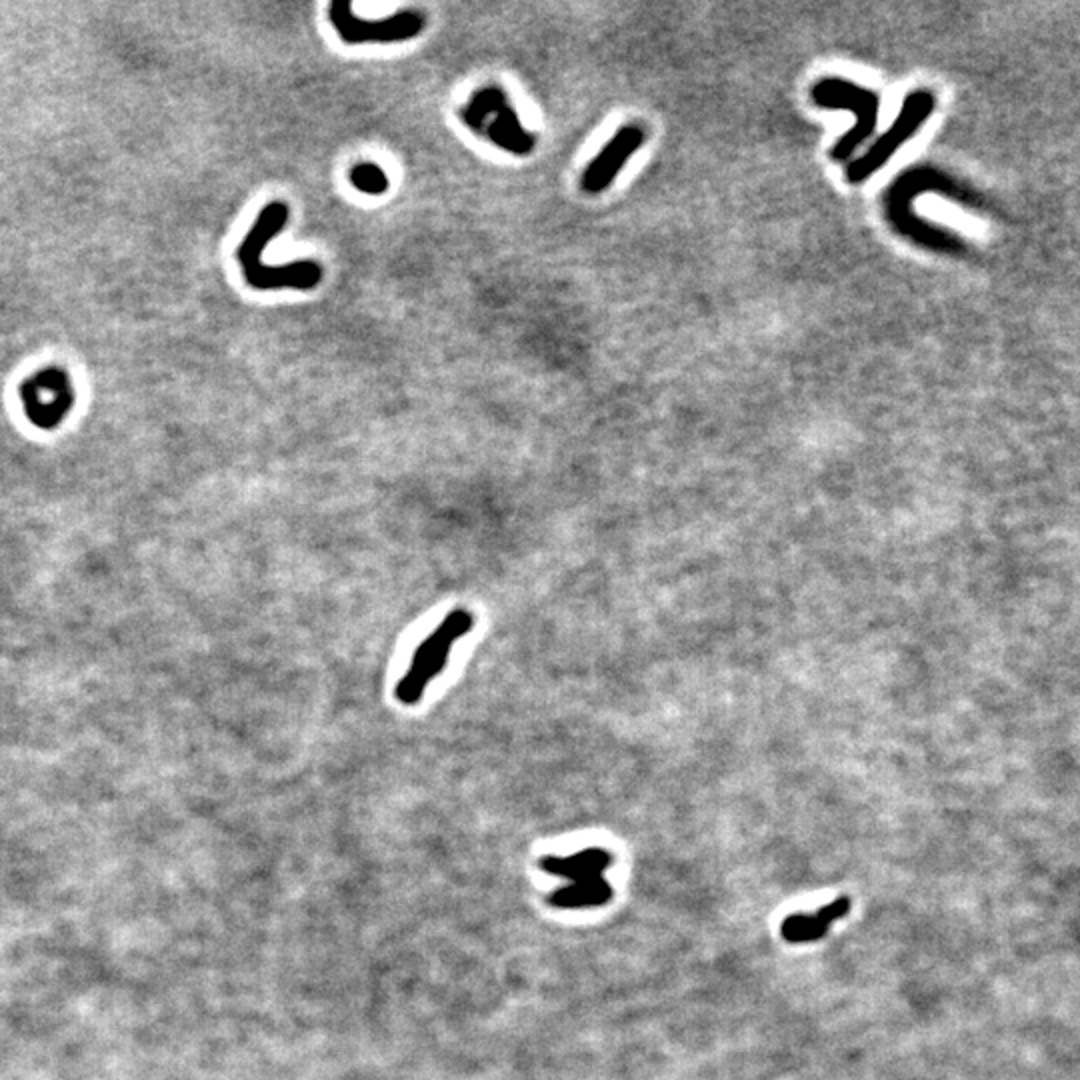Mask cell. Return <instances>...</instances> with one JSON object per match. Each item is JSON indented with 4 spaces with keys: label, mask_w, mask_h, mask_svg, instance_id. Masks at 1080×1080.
<instances>
[{
    "label": "cell",
    "mask_w": 1080,
    "mask_h": 1080,
    "mask_svg": "<svg viewBox=\"0 0 1080 1080\" xmlns=\"http://www.w3.org/2000/svg\"><path fill=\"white\" fill-rule=\"evenodd\" d=\"M288 206L284 202L266 204L256 216L250 232L238 246V260L246 282L256 290L296 288L310 290L322 280V268L314 260H296L280 266L262 262L268 242L286 226Z\"/></svg>",
    "instance_id": "obj_1"
},
{
    "label": "cell",
    "mask_w": 1080,
    "mask_h": 1080,
    "mask_svg": "<svg viewBox=\"0 0 1080 1080\" xmlns=\"http://www.w3.org/2000/svg\"><path fill=\"white\" fill-rule=\"evenodd\" d=\"M644 130L638 124H626L622 126L602 148V152L588 164V168L582 174V188L588 194L604 192L616 174L626 164L628 156H632L644 142Z\"/></svg>",
    "instance_id": "obj_7"
},
{
    "label": "cell",
    "mask_w": 1080,
    "mask_h": 1080,
    "mask_svg": "<svg viewBox=\"0 0 1080 1080\" xmlns=\"http://www.w3.org/2000/svg\"><path fill=\"white\" fill-rule=\"evenodd\" d=\"M474 628V616L466 608H454L446 618L420 642L412 662L394 688V696L404 706H414L426 692L428 684L444 670L452 646Z\"/></svg>",
    "instance_id": "obj_2"
},
{
    "label": "cell",
    "mask_w": 1080,
    "mask_h": 1080,
    "mask_svg": "<svg viewBox=\"0 0 1080 1080\" xmlns=\"http://www.w3.org/2000/svg\"><path fill=\"white\" fill-rule=\"evenodd\" d=\"M934 104H936V100H934V94L930 90H924V88L912 90L904 98V102L900 106V112H898L896 120L892 122V126L884 134H880L862 156L848 162V166H846L848 182H852V184L862 182L868 176H872L876 170H880L890 160V156L908 138H912L916 134V130L926 122V118L934 110Z\"/></svg>",
    "instance_id": "obj_4"
},
{
    "label": "cell",
    "mask_w": 1080,
    "mask_h": 1080,
    "mask_svg": "<svg viewBox=\"0 0 1080 1080\" xmlns=\"http://www.w3.org/2000/svg\"><path fill=\"white\" fill-rule=\"evenodd\" d=\"M328 18L338 36L346 44L364 42H402L422 32L426 20L416 10H400L382 20H364L352 12V4L334 0L328 8Z\"/></svg>",
    "instance_id": "obj_5"
},
{
    "label": "cell",
    "mask_w": 1080,
    "mask_h": 1080,
    "mask_svg": "<svg viewBox=\"0 0 1080 1080\" xmlns=\"http://www.w3.org/2000/svg\"><path fill=\"white\" fill-rule=\"evenodd\" d=\"M812 100L822 108H848L854 112V126L838 138L832 148V158L842 162L874 134L878 124V96L846 78H822L812 86Z\"/></svg>",
    "instance_id": "obj_3"
},
{
    "label": "cell",
    "mask_w": 1080,
    "mask_h": 1080,
    "mask_svg": "<svg viewBox=\"0 0 1080 1080\" xmlns=\"http://www.w3.org/2000/svg\"><path fill=\"white\" fill-rule=\"evenodd\" d=\"M610 864V854L604 848L592 846L586 850H580L572 856L558 858V856H546L540 860V866L554 876L568 878L572 882L592 880L600 878L604 868Z\"/></svg>",
    "instance_id": "obj_8"
},
{
    "label": "cell",
    "mask_w": 1080,
    "mask_h": 1080,
    "mask_svg": "<svg viewBox=\"0 0 1080 1080\" xmlns=\"http://www.w3.org/2000/svg\"><path fill=\"white\" fill-rule=\"evenodd\" d=\"M350 182H352L354 188H358L360 192L372 194V196H378V194L386 192V188H388V176H386V172H384L380 166L370 164V162L356 164V166L350 170Z\"/></svg>",
    "instance_id": "obj_11"
},
{
    "label": "cell",
    "mask_w": 1080,
    "mask_h": 1080,
    "mask_svg": "<svg viewBox=\"0 0 1080 1080\" xmlns=\"http://www.w3.org/2000/svg\"><path fill=\"white\" fill-rule=\"evenodd\" d=\"M26 416L38 428H54L74 406V386L62 368L48 366L20 386Z\"/></svg>",
    "instance_id": "obj_6"
},
{
    "label": "cell",
    "mask_w": 1080,
    "mask_h": 1080,
    "mask_svg": "<svg viewBox=\"0 0 1080 1080\" xmlns=\"http://www.w3.org/2000/svg\"><path fill=\"white\" fill-rule=\"evenodd\" d=\"M610 898V886L604 878H592L582 882H572L550 896V904L558 908H586L604 904Z\"/></svg>",
    "instance_id": "obj_10"
},
{
    "label": "cell",
    "mask_w": 1080,
    "mask_h": 1080,
    "mask_svg": "<svg viewBox=\"0 0 1080 1080\" xmlns=\"http://www.w3.org/2000/svg\"><path fill=\"white\" fill-rule=\"evenodd\" d=\"M496 118L492 124H486L484 136L490 138L496 146L504 148L512 154H530L534 148V136L524 130L520 124L514 108L508 104V100H502L496 104L494 112Z\"/></svg>",
    "instance_id": "obj_9"
}]
</instances>
